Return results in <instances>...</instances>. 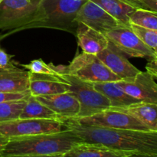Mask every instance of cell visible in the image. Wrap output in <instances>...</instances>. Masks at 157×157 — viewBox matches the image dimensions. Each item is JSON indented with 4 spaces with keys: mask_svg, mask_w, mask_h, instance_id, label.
Masks as SVG:
<instances>
[{
    "mask_svg": "<svg viewBox=\"0 0 157 157\" xmlns=\"http://www.w3.org/2000/svg\"><path fill=\"white\" fill-rule=\"evenodd\" d=\"M69 84V92L73 94L80 104V111L77 117L91 116L110 107V101L96 90L94 84L79 79L73 75L61 74Z\"/></svg>",
    "mask_w": 157,
    "mask_h": 157,
    "instance_id": "277c9868",
    "label": "cell"
},
{
    "mask_svg": "<svg viewBox=\"0 0 157 157\" xmlns=\"http://www.w3.org/2000/svg\"><path fill=\"white\" fill-rule=\"evenodd\" d=\"M96 56L121 80L132 79L141 71L127 59L125 55L110 42L108 46Z\"/></svg>",
    "mask_w": 157,
    "mask_h": 157,
    "instance_id": "7c38bea8",
    "label": "cell"
},
{
    "mask_svg": "<svg viewBox=\"0 0 157 157\" xmlns=\"http://www.w3.org/2000/svg\"><path fill=\"white\" fill-rule=\"evenodd\" d=\"M75 35L83 52L97 55L108 46L109 41L104 33L82 22H78Z\"/></svg>",
    "mask_w": 157,
    "mask_h": 157,
    "instance_id": "9a60e30c",
    "label": "cell"
},
{
    "mask_svg": "<svg viewBox=\"0 0 157 157\" xmlns=\"http://www.w3.org/2000/svg\"><path fill=\"white\" fill-rule=\"evenodd\" d=\"M66 127L86 143L99 144L119 151L157 154V132L82 126L64 119Z\"/></svg>",
    "mask_w": 157,
    "mask_h": 157,
    "instance_id": "6da1fadb",
    "label": "cell"
},
{
    "mask_svg": "<svg viewBox=\"0 0 157 157\" xmlns=\"http://www.w3.org/2000/svg\"><path fill=\"white\" fill-rule=\"evenodd\" d=\"M12 55H9L0 47V70H4L14 65L12 60Z\"/></svg>",
    "mask_w": 157,
    "mask_h": 157,
    "instance_id": "4316f807",
    "label": "cell"
},
{
    "mask_svg": "<svg viewBox=\"0 0 157 157\" xmlns=\"http://www.w3.org/2000/svg\"><path fill=\"white\" fill-rule=\"evenodd\" d=\"M127 157H157V154H145V153H132Z\"/></svg>",
    "mask_w": 157,
    "mask_h": 157,
    "instance_id": "4dcf8cb0",
    "label": "cell"
},
{
    "mask_svg": "<svg viewBox=\"0 0 157 157\" xmlns=\"http://www.w3.org/2000/svg\"><path fill=\"white\" fill-rule=\"evenodd\" d=\"M94 87L108 99L110 104V108L124 107L140 102L136 98L127 94L122 88L117 85L116 82L96 83L94 84Z\"/></svg>",
    "mask_w": 157,
    "mask_h": 157,
    "instance_id": "ffe728a7",
    "label": "cell"
},
{
    "mask_svg": "<svg viewBox=\"0 0 157 157\" xmlns=\"http://www.w3.org/2000/svg\"><path fill=\"white\" fill-rule=\"evenodd\" d=\"M35 98L40 103L52 110L58 117L60 121L77 117L79 113V102L71 92Z\"/></svg>",
    "mask_w": 157,
    "mask_h": 157,
    "instance_id": "5bb4252c",
    "label": "cell"
},
{
    "mask_svg": "<svg viewBox=\"0 0 157 157\" xmlns=\"http://www.w3.org/2000/svg\"><path fill=\"white\" fill-rule=\"evenodd\" d=\"M147 59H148V61L146 66L147 72L156 79L157 78V56L152 57Z\"/></svg>",
    "mask_w": 157,
    "mask_h": 157,
    "instance_id": "83f0119b",
    "label": "cell"
},
{
    "mask_svg": "<svg viewBox=\"0 0 157 157\" xmlns=\"http://www.w3.org/2000/svg\"><path fill=\"white\" fill-rule=\"evenodd\" d=\"M87 0H38L36 10L27 24L9 31L0 36L7 35L26 29L45 28L70 32L75 35L78 22L76 15L80 8Z\"/></svg>",
    "mask_w": 157,
    "mask_h": 157,
    "instance_id": "7a4b0ae2",
    "label": "cell"
},
{
    "mask_svg": "<svg viewBox=\"0 0 157 157\" xmlns=\"http://www.w3.org/2000/svg\"><path fill=\"white\" fill-rule=\"evenodd\" d=\"M68 119H71L77 124L82 126L152 131L147 126L133 117L111 109H107L102 112L85 117H75Z\"/></svg>",
    "mask_w": 157,
    "mask_h": 157,
    "instance_id": "52a82bcc",
    "label": "cell"
},
{
    "mask_svg": "<svg viewBox=\"0 0 157 157\" xmlns=\"http://www.w3.org/2000/svg\"><path fill=\"white\" fill-rule=\"evenodd\" d=\"M113 18L126 26H130L129 17L138 9L132 0H91Z\"/></svg>",
    "mask_w": 157,
    "mask_h": 157,
    "instance_id": "d6986e66",
    "label": "cell"
},
{
    "mask_svg": "<svg viewBox=\"0 0 157 157\" xmlns=\"http://www.w3.org/2000/svg\"><path fill=\"white\" fill-rule=\"evenodd\" d=\"M76 21L84 23L104 34L118 26L124 25L91 0H87L80 8L76 15Z\"/></svg>",
    "mask_w": 157,
    "mask_h": 157,
    "instance_id": "8fae6325",
    "label": "cell"
},
{
    "mask_svg": "<svg viewBox=\"0 0 157 157\" xmlns=\"http://www.w3.org/2000/svg\"><path fill=\"white\" fill-rule=\"evenodd\" d=\"M38 0H2L0 30L11 31L25 25L32 18Z\"/></svg>",
    "mask_w": 157,
    "mask_h": 157,
    "instance_id": "9c48e42d",
    "label": "cell"
},
{
    "mask_svg": "<svg viewBox=\"0 0 157 157\" xmlns=\"http://www.w3.org/2000/svg\"><path fill=\"white\" fill-rule=\"evenodd\" d=\"M130 27L142 42L157 52V31L132 24L130 25Z\"/></svg>",
    "mask_w": 157,
    "mask_h": 157,
    "instance_id": "cb8c5ba5",
    "label": "cell"
},
{
    "mask_svg": "<svg viewBox=\"0 0 157 157\" xmlns=\"http://www.w3.org/2000/svg\"><path fill=\"white\" fill-rule=\"evenodd\" d=\"M27 98L19 101L0 103V123L18 119L25 105Z\"/></svg>",
    "mask_w": 157,
    "mask_h": 157,
    "instance_id": "603a6c76",
    "label": "cell"
},
{
    "mask_svg": "<svg viewBox=\"0 0 157 157\" xmlns=\"http://www.w3.org/2000/svg\"><path fill=\"white\" fill-rule=\"evenodd\" d=\"M20 119L58 120V117L48 107L40 103L36 98L29 95L19 115Z\"/></svg>",
    "mask_w": 157,
    "mask_h": 157,
    "instance_id": "44dd1931",
    "label": "cell"
},
{
    "mask_svg": "<svg viewBox=\"0 0 157 157\" xmlns=\"http://www.w3.org/2000/svg\"><path fill=\"white\" fill-rule=\"evenodd\" d=\"M109 42L124 55L133 58L156 57L157 52L140 41L130 26L120 25L104 33Z\"/></svg>",
    "mask_w": 157,
    "mask_h": 157,
    "instance_id": "ba28073f",
    "label": "cell"
},
{
    "mask_svg": "<svg viewBox=\"0 0 157 157\" xmlns=\"http://www.w3.org/2000/svg\"><path fill=\"white\" fill-rule=\"evenodd\" d=\"M29 91L34 97L69 92V84L62 76L29 72Z\"/></svg>",
    "mask_w": 157,
    "mask_h": 157,
    "instance_id": "4fadbf2b",
    "label": "cell"
},
{
    "mask_svg": "<svg viewBox=\"0 0 157 157\" xmlns=\"http://www.w3.org/2000/svg\"><path fill=\"white\" fill-rule=\"evenodd\" d=\"M9 140H10V138L0 134V156H1L3 150L5 149L6 146L9 143Z\"/></svg>",
    "mask_w": 157,
    "mask_h": 157,
    "instance_id": "f1b7e54d",
    "label": "cell"
},
{
    "mask_svg": "<svg viewBox=\"0 0 157 157\" xmlns=\"http://www.w3.org/2000/svg\"><path fill=\"white\" fill-rule=\"evenodd\" d=\"M117 85L140 102L157 104V84L149 73L140 71L130 80L117 81Z\"/></svg>",
    "mask_w": 157,
    "mask_h": 157,
    "instance_id": "30bf717a",
    "label": "cell"
},
{
    "mask_svg": "<svg viewBox=\"0 0 157 157\" xmlns=\"http://www.w3.org/2000/svg\"><path fill=\"white\" fill-rule=\"evenodd\" d=\"M24 68L27 69L31 73L37 74H45V75H55V76H61V75L55 71L52 68L51 64H48L41 59L33 60L30 63L26 64H21Z\"/></svg>",
    "mask_w": 157,
    "mask_h": 157,
    "instance_id": "d4e9b609",
    "label": "cell"
},
{
    "mask_svg": "<svg viewBox=\"0 0 157 157\" xmlns=\"http://www.w3.org/2000/svg\"><path fill=\"white\" fill-rule=\"evenodd\" d=\"M0 157H62V155H50V156H41V155H12V156H0Z\"/></svg>",
    "mask_w": 157,
    "mask_h": 157,
    "instance_id": "f546056e",
    "label": "cell"
},
{
    "mask_svg": "<svg viewBox=\"0 0 157 157\" xmlns=\"http://www.w3.org/2000/svg\"><path fill=\"white\" fill-rule=\"evenodd\" d=\"M67 130L63 121L46 119H18L0 123V134L9 138L50 133Z\"/></svg>",
    "mask_w": 157,
    "mask_h": 157,
    "instance_id": "8992f818",
    "label": "cell"
},
{
    "mask_svg": "<svg viewBox=\"0 0 157 157\" xmlns=\"http://www.w3.org/2000/svg\"><path fill=\"white\" fill-rule=\"evenodd\" d=\"M84 142L67 128L57 133L10 138L1 156L62 155L75 145Z\"/></svg>",
    "mask_w": 157,
    "mask_h": 157,
    "instance_id": "3957f363",
    "label": "cell"
},
{
    "mask_svg": "<svg viewBox=\"0 0 157 157\" xmlns=\"http://www.w3.org/2000/svg\"><path fill=\"white\" fill-rule=\"evenodd\" d=\"M2 2V0H0V2Z\"/></svg>",
    "mask_w": 157,
    "mask_h": 157,
    "instance_id": "1f68e13d",
    "label": "cell"
},
{
    "mask_svg": "<svg viewBox=\"0 0 157 157\" xmlns=\"http://www.w3.org/2000/svg\"><path fill=\"white\" fill-rule=\"evenodd\" d=\"M133 153L119 151L102 144L81 143L62 154V157H127Z\"/></svg>",
    "mask_w": 157,
    "mask_h": 157,
    "instance_id": "e0dca14e",
    "label": "cell"
},
{
    "mask_svg": "<svg viewBox=\"0 0 157 157\" xmlns=\"http://www.w3.org/2000/svg\"><path fill=\"white\" fill-rule=\"evenodd\" d=\"M30 95V91L27 90L22 93H5L0 91V103L6 102V101H19V100L26 99Z\"/></svg>",
    "mask_w": 157,
    "mask_h": 157,
    "instance_id": "484cf974",
    "label": "cell"
},
{
    "mask_svg": "<svg viewBox=\"0 0 157 157\" xmlns=\"http://www.w3.org/2000/svg\"><path fill=\"white\" fill-rule=\"evenodd\" d=\"M109 109L127 113L140 121L150 130L157 132V104L138 102L127 107Z\"/></svg>",
    "mask_w": 157,
    "mask_h": 157,
    "instance_id": "ac0fdd59",
    "label": "cell"
},
{
    "mask_svg": "<svg viewBox=\"0 0 157 157\" xmlns=\"http://www.w3.org/2000/svg\"><path fill=\"white\" fill-rule=\"evenodd\" d=\"M129 23L157 31V12L138 8L130 15Z\"/></svg>",
    "mask_w": 157,
    "mask_h": 157,
    "instance_id": "7402d4cb",
    "label": "cell"
},
{
    "mask_svg": "<svg viewBox=\"0 0 157 157\" xmlns=\"http://www.w3.org/2000/svg\"><path fill=\"white\" fill-rule=\"evenodd\" d=\"M62 74L73 75L92 84L121 81L119 77L97 58L96 55L84 52L77 55L69 65L65 66Z\"/></svg>",
    "mask_w": 157,
    "mask_h": 157,
    "instance_id": "5b68a950",
    "label": "cell"
},
{
    "mask_svg": "<svg viewBox=\"0 0 157 157\" xmlns=\"http://www.w3.org/2000/svg\"><path fill=\"white\" fill-rule=\"evenodd\" d=\"M29 90V71L13 65L0 70V91L22 93Z\"/></svg>",
    "mask_w": 157,
    "mask_h": 157,
    "instance_id": "2e32d148",
    "label": "cell"
}]
</instances>
